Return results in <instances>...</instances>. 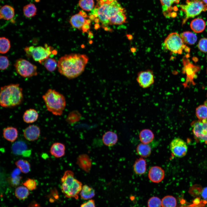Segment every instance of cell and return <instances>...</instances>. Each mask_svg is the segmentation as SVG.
<instances>
[{
    "mask_svg": "<svg viewBox=\"0 0 207 207\" xmlns=\"http://www.w3.org/2000/svg\"><path fill=\"white\" fill-rule=\"evenodd\" d=\"M37 184L35 180L30 178L28 179L22 183L23 186L30 191L35 189L37 187Z\"/></svg>",
    "mask_w": 207,
    "mask_h": 207,
    "instance_id": "cell-41",
    "label": "cell"
},
{
    "mask_svg": "<svg viewBox=\"0 0 207 207\" xmlns=\"http://www.w3.org/2000/svg\"><path fill=\"white\" fill-rule=\"evenodd\" d=\"M23 12L26 17L30 18L34 16L36 14L37 9L34 4L30 3L23 7Z\"/></svg>",
    "mask_w": 207,
    "mask_h": 207,
    "instance_id": "cell-32",
    "label": "cell"
},
{
    "mask_svg": "<svg viewBox=\"0 0 207 207\" xmlns=\"http://www.w3.org/2000/svg\"><path fill=\"white\" fill-rule=\"evenodd\" d=\"M146 162L143 158L137 159L133 166L135 173L138 175H142L145 173L146 170Z\"/></svg>",
    "mask_w": 207,
    "mask_h": 207,
    "instance_id": "cell-23",
    "label": "cell"
},
{
    "mask_svg": "<svg viewBox=\"0 0 207 207\" xmlns=\"http://www.w3.org/2000/svg\"><path fill=\"white\" fill-rule=\"evenodd\" d=\"M183 57L182 62L183 64V72L187 75V82L193 81L194 77L197 72L200 69V67L193 65L190 62L187 54Z\"/></svg>",
    "mask_w": 207,
    "mask_h": 207,
    "instance_id": "cell-13",
    "label": "cell"
},
{
    "mask_svg": "<svg viewBox=\"0 0 207 207\" xmlns=\"http://www.w3.org/2000/svg\"><path fill=\"white\" fill-rule=\"evenodd\" d=\"M126 17L124 10L121 11L112 17L109 20V25H120L126 22Z\"/></svg>",
    "mask_w": 207,
    "mask_h": 207,
    "instance_id": "cell-27",
    "label": "cell"
},
{
    "mask_svg": "<svg viewBox=\"0 0 207 207\" xmlns=\"http://www.w3.org/2000/svg\"><path fill=\"white\" fill-rule=\"evenodd\" d=\"M180 0H160L163 12H166L171 9L172 5L175 3H178Z\"/></svg>",
    "mask_w": 207,
    "mask_h": 207,
    "instance_id": "cell-39",
    "label": "cell"
},
{
    "mask_svg": "<svg viewBox=\"0 0 207 207\" xmlns=\"http://www.w3.org/2000/svg\"><path fill=\"white\" fill-rule=\"evenodd\" d=\"M100 27V25L98 23H96L94 25V28L95 30H97Z\"/></svg>",
    "mask_w": 207,
    "mask_h": 207,
    "instance_id": "cell-48",
    "label": "cell"
},
{
    "mask_svg": "<svg viewBox=\"0 0 207 207\" xmlns=\"http://www.w3.org/2000/svg\"><path fill=\"white\" fill-rule=\"evenodd\" d=\"M14 9L12 7L8 5H5L1 8L0 18L1 19L10 20L14 17Z\"/></svg>",
    "mask_w": 207,
    "mask_h": 207,
    "instance_id": "cell-24",
    "label": "cell"
},
{
    "mask_svg": "<svg viewBox=\"0 0 207 207\" xmlns=\"http://www.w3.org/2000/svg\"><path fill=\"white\" fill-rule=\"evenodd\" d=\"M184 43L189 45L194 44L197 40V37L194 33L189 31L184 32L180 35Z\"/></svg>",
    "mask_w": 207,
    "mask_h": 207,
    "instance_id": "cell-29",
    "label": "cell"
},
{
    "mask_svg": "<svg viewBox=\"0 0 207 207\" xmlns=\"http://www.w3.org/2000/svg\"><path fill=\"white\" fill-rule=\"evenodd\" d=\"M65 147L64 144L60 142L54 143L51 146L49 152L55 158H60L65 154Z\"/></svg>",
    "mask_w": 207,
    "mask_h": 207,
    "instance_id": "cell-18",
    "label": "cell"
},
{
    "mask_svg": "<svg viewBox=\"0 0 207 207\" xmlns=\"http://www.w3.org/2000/svg\"><path fill=\"white\" fill-rule=\"evenodd\" d=\"M87 17L86 13L83 11H81L71 17L69 22L73 27L81 30L83 26L86 23L85 18Z\"/></svg>",
    "mask_w": 207,
    "mask_h": 207,
    "instance_id": "cell-16",
    "label": "cell"
},
{
    "mask_svg": "<svg viewBox=\"0 0 207 207\" xmlns=\"http://www.w3.org/2000/svg\"><path fill=\"white\" fill-rule=\"evenodd\" d=\"M18 135V131L15 127L8 126L3 129V137L9 141L14 142L17 139Z\"/></svg>",
    "mask_w": 207,
    "mask_h": 207,
    "instance_id": "cell-20",
    "label": "cell"
},
{
    "mask_svg": "<svg viewBox=\"0 0 207 207\" xmlns=\"http://www.w3.org/2000/svg\"><path fill=\"white\" fill-rule=\"evenodd\" d=\"M195 138L207 143V122L203 120H195L191 124Z\"/></svg>",
    "mask_w": 207,
    "mask_h": 207,
    "instance_id": "cell-10",
    "label": "cell"
},
{
    "mask_svg": "<svg viewBox=\"0 0 207 207\" xmlns=\"http://www.w3.org/2000/svg\"><path fill=\"white\" fill-rule=\"evenodd\" d=\"M93 37V34L92 32L89 31L88 33V37L90 39H92Z\"/></svg>",
    "mask_w": 207,
    "mask_h": 207,
    "instance_id": "cell-47",
    "label": "cell"
},
{
    "mask_svg": "<svg viewBox=\"0 0 207 207\" xmlns=\"http://www.w3.org/2000/svg\"><path fill=\"white\" fill-rule=\"evenodd\" d=\"M191 30L194 32L199 33L202 32L206 27L204 21L201 18H196L193 20L190 24Z\"/></svg>",
    "mask_w": 207,
    "mask_h": 207,
    "instance_id": "cell-25",
    "label": "cell"
},
{
    "mask_svg": "<svg viewBox=\"0 0 207 207\" xmlns=\"http://www.w3.org/2000/svg\"><path fill=\"white\" fill-rule=\"evenodd\" d=\"M202 120L207 122V119L205 120Z\"/></svg>",
    "mask_w": 207,
    "mask_h": 207,
    "instance_id": "cell-52",
    "label": "cell"
},
{
    "mask_svg": "<svg viewBox=\"0 0 207 207\" xmlns=\"http://www.w3.org/2000/svg\"><path fill=\"white\" fill-rule=\"evenodd\" d=\"M89 60L85 54L72 53L60 57L57 62L59 73L69 79L77 77L84 71Z\"/></svg>",
    "mask_w": 207,
    "mask_h": 207,
    "instance_id": "cell-1",
    "label": "cell"
},
{
    "mask_svg": "<svg viewBox=\"0 0 207 207\" xmlns=\"http://www.w3.org/2000/svg\"><path fill=\"white\" fill-rule=\"evenodd\" d=\"M191 1H199V0H190Z\"/></svg>",
    "mask_w": 207,
    "mask_h": 207,
    "instance_id": "cell-53",
    "label": "cell"
},
{
    "mask_svg": "<svg viewBox=\"0 0 207 207\" xmlns=\"http://www.w3.org/2000/svg\"><path fill=\"white\" fill-rule=\"evenodd\" d=\"M199 1H202L205 4L207 5V0H199Z\"/></svg>",
    "mask_w": 207,
    "mask_h": 207,
    "instance_id": "cell-49",
    "label": "cell"
},
{
    "mask_svg": "<svg viewBox=\"0 0 207 207\" xmlns=\"http://www.w3.org/2000/svg\"><path fill=\"white\" fill-rule=\"evenodd\" d=\"M78 4L83 10L89 11L93 9L94 2V0H79Z\"/></svg>",
    "mask_w": 207,
    "mask_h": 207,
    "instance_id": "cell-37",
    "label": "cell"
},
{
    "mask_svg": "<svg viewBox=\"0 0 207 207\" xmlns=\"http://www.w3.org/2000/svg\"><path fill=\"white\" fill-rule=\"evenodd\" d=\"M204 104L207 106V101L205 102Z\"/></svg>",
    "mask_w": 207,
    "mask_h": 207,
    "instance_id": "cell-51",
    "label": "cell"
},
{
    "mask_svg": "<svg viewBox=\"0 0 207 207\" xmlns=\"http://www.w3.org/2000/svg\"><path fill=\"white\" fill-rule=\"evenodd\" d=\"M80 207H95L94 201L93 200H89L82 204Z\"/></svg>",
    "mask_w": 207,
    "mask_h": 207,
    "instance_id": "cell-44",
    "label": "cell"
},
{
    "mask_svg": "<svg viewBox=\"0 0 207 207\" xmlns=\"http://www.w3.org/2000/svg\"><path fill=\"white\" fill-rule=\"evenodd\" d=\"M163 46L165 49L175 54H181L184 49L187 52L190 51V49L184 44L181 36L175 32L168 35L164 41Z\"/></svg>",
    "mask_w": 207,
    "mask_h": 207,
    "instance_id": "cell-8",
    "label": "cell"
},
{
    "mask_svg": "<svg viewBox=\"0 0 207 207\" xmlns=\"http://www.w3.org/2000/svg\"><path fill=\"white\" fill-rule=\"evenodd\" d=\"M148 207H161V201L158 197H152L149 199L147 202Z\"/></svg>",
    "mask_w": 207,
    "mask_h": 207,
    "instance_id": "cell-40",
    "label": "cell"
},
{
    "mask_svg": "<svg viewBox=\"0 0 207 207\" xmlns=\"http://www.w3.org/2000/svg\"><path fill=\"white\" fill-rule=\"evenodd\" d=\"M44 66L48 71L52 72L56 68L57 63L56 60L53 58H49L43 62Z\"/></svg>",
    "mask_w": 207,
    "mask_h": 207,
    "instance_id": "cell-38",
    "label": "cell"
},
{
    "mask_svg": "<svg viewBox=\"0 0 207 207\" xmlns=\"http://www.w3.org/2000/svg\"><path fill=\"white\" fill-rule=\"evenodd\" d=\"M15 164L20 171L24 173H28L30 170V165L29 162L26 160L20 159L16 161Z\"/></svg>",
    "mask_w": 207,
    "mask_h": 207,
    "instance_id": "cell-31",
    "label": "cell"
},
{
    "mask_svg": "<svg viewBox=\"0 0 207 207\" xmlns=\"http://www.w3.org/2000/svg\"><path fill=\"white\" fill-rule=\"evenodd\" d=\"M136 151L138 154L142 157L146 158L151 154L152 150L148 144L142 143L138 145L136 148Z\"/></svg>",
    "mask_w": 207,
    "mask_h": 207,
    "instance_id": "cell-28",
    "label": "cell"
},
{
    "mask_svg": "<svg viewBox=\"0 0 207 207\" xmlns=\"http://www.w3.org/2000/svg\"><path fill=\"white\" fill-rule=\"evenodd\" d=\"M24 50L27 57H32L34 61L41 64L51 54L55 55L57 53L56 51L53 50L52 47L47 44H45V47L33 46L26 47Z\"/></svg>",
    "mask_w": 207,
    "mask_h": 207,
    "instance_id": "cell-6",
    "label": "cell"
},
{
    "mask_svg": "<svg viewBox=\"0 0 207 207\" xmlns=\"http://www.w3.org/2000/svg\"><path fill=\"white\" fill-rule=\"evenodd\" d=\"M41 131L37 125H30L26 127L23 131V135L27 140L33 141L37 139L40 136Z\"/></svg>",
    "mask_w": 207,
    "mask_h": 207,
    "instance_id": "cell-15",
    "label": "cell"
},
{
    "mask_svg": "<svg viewBox=\"0 0 207 207\" xmlns=\"http://www.w3.org/2000/svg\"><path fill=\"white\" fill-rule=\"evenodd\" d=\"M9 61L8 57L5 56H1L0 57V69L4 70L7 69L9 65Z\"/></svg>",
    "mask_w": 207,
    "mask_h": 207,
    "instance_id": "cell-42",
    "label": "cell"
},
{
    "mask_svg": "<svg viewBox=\"0 0 207 207\" xmlns=\"http://www.w3.org/2000/svg\"><path fill=\"white\" fill-rule=\"evenodd\" d=\"M61 189L64 195L68 198L78 199L82 186V183L75 178L73 172L70 170L65 171L61 179Z\"/></svg>",
    "mask_w": 207,
    "mask_h": 207,
    "instance_id": "cell-5",
    "label": "cell"
},
{
    "mask_svg": "<svg viewBox=\"0 0 207 207\" xmlns=\"http://www.w3.org/2000/svg\"><path fill=\"white\" fill-rule=\"evenodd\" d=\"M77 164L83 170L88 172L89 171L91 168V161L87 155L83 154L78 157Z\"/></svg>",
    "mask_w": 207,
    "mask_h": 207,
    "instance_id": "cell-19",
    "label": "cell"
},
{
    "mask_svg": "<svg viewBox=\"0 0 207 207\" xmlns=\"http://www.w3.org/2000/svg\"><path fill=\"white\" fill-rule=\"evenodd\" d=\"M124 9L117 0L110 2H99L92 10L91 14L97 18L103 28L108 27L109 20L118 12Z\"/></svg>",
    "mask_w": 207,
    "mask_h": 207,
    "instance_id": "cell-2",
    "label": "cell"
},
{
    "mask_svg": "<svg viewBox=\"0 0 207 207\" xmlns=\"http://www.w3.org/2000/svg\"><path fill=\"white\" fill-rule=\"evenodd\" d=\"M80 194L82 198L88 200L93 197L95 195V192L92 188L88 185H84L82 186Z\"/></svg>",
    "mask_w": 207,
    "mask_h": 207,
    "instance_id": "cell-30",
    "label": "cell"
},
{
    "mask_svg": "<svg viewBox=\"0 0 207 207\" xmlns=\"http://www.w3.org/2000/svg\"><path fill=\"white\" fill-rule=\"evenodd\" d=\"M164 176V170L159 166H152L148 172V178L151 181L154 183L160 182L163 179Z\"/></svg>",
    "mask_w": 207,
    "mask_h": 207,
    "instance_id": "cell-14",
    "label": "cell"
},
{
    "mask_svg": "<svg viewBox=\"0 0 207 207\" xmlns=\"http://www.w3.org/2000/svg\"><path fill=\"white\" fill-rule=\"evenodd\" d=\"M196 115L200 120L207 119V106L204 104L197 107L196 109Z\"/></svg>",
    "mask_w": 207,
    "mask_h": 207,
    "instance_id": "cell-35",
    "label": "cell"
},
{
    "mask_svg": "<svg viewBox=\"0 0 207 207\" xmlns=\"http://www.w3.org/2000/svg\"><path fill=\"white\" fill-rule=\"evenodd\" d=\"M23 99L22 89L19 84H11L1 87L0 104L2 107H15L20 104Z\"/></svg>",
    "mask_w": 207,
    "mask_h": 207,
    "instance_id": "cell-3",
    "label": "cell"
},
{
    "mask_svg": "<svg viewBox=\"0 0 207 207\" xmlns=\"http://www.w3.org/2000/svg\"><path fill=\"white\" fill-rule=\"evenodd\" d=\"M179 7L185 14V18L182 22V25L189 18L194 17L207 10V5L199 1L186 0L185 4L180 5Z\"/></svg>",
    "mask_w": 207,
    "mask_h": 207,
    "instance_id": "cell-7",
    "label": "cell"
},
{
    "mask_svg": "<svg viewBox=\"0 0 207 207\" xmlns=\"http://www.w3.org/2000/svg\"><path fill=\"white\" fill-rule=\"evenodd\" d=\"M16 197L20 200L26 198L29 195V190L24 186H20L16 188L15 191Z\"/></svg>",
    "mask_w": 207,
    "mask_h": 207,
    "instance_id": "cell-33",
    "label": "cell"
},
{
    "mask_svg": "<svg viewBox=\"0 0 207 207\" xmlns=\"http://www.w3.org/2000/svg\"><path fill=\"white\" fill-rule=\"evenodd\" d=\"M162 207H176L177 201L176 198L171 195L164 197L161 200Z\"/></svg>",
    "mask_w": 207,
    "mask_h": 207,
    "instance_id": "cell-34",
    "label": "cell"
},
{
    "mask_svg": "<svg viewBox=\"0 0 207 207\" xmlns=\"http://www.w3.org/2000/svg\"><path fill=\"white\" fill-rule=\"evenodd\" d=\"M136 80L140 87L144 89L148 88L154 82L153 72L150 69L140 71L137 74Z\"/></svg>",
    "mask_w": 207,
    "mask_h": 207,
    "instance_id": "cell-12",
    "label": "cell"
},
{
    "mask_svg": "<svg viewBox=\"0 0 207 207\" xmlns=\"http://www.w3.org/2000/svg\"><path fill=\"white\" fill-rule=\"evenodd\" d=\"M103 142L105 145L111 146L115 145L118 140L117 134L112 131H108L103 135L102 138Z\"/></svg>",
    "mask_w": 207,
    "mask_h": 207,
    "instance_id": "cell-21",
    "label": "cell"
},
{
    "mask_svg": "<svg viewBox=\"0 0 207 207\" xmlns=\"http://www.w3.org/2000/svg\"><path fill=\"white\" fill-rule=\"evenodd\" d=\"M14 65L16 72L23 77L29 78L38 74L37 67L25 59L17 60Z\"/></svg>",
    "mask_w": 207,
    "mask_h": 207,
    "instance_id": "cell-9",
    "label": "cell"
},
{
    "mask_svg": "<svg viewBox=\"0 0 207 207\" xmlns=\"http://www.w3.org/2000/svg\"><path fill=\"white\" fill-rule=\"evenodd\" d=\"M206 72H207V69H206Z\"/></svg>",
    "mask_w": 207,
    "mask_h": 207,
    "instance_id": "cell-54",
    "label": "cell"
},
{
    "mask_svg": "<svg viewBox=\"0 0 207 207\" xmlns=\"http://www.w3.org/2000/svg\"><path fill=\"white\" fill-rule=\"evenodd\" d=\"M199 49L203 52H207V39L203 38L199 41L198 45Z\"/></svg>",
    "mask_w": 207,
    "mask_h": 207,
    "instance_id": "cell-43",
    "label": "cell"
},
{
    "mask_svg": "<svg viewBox=\"0 0 207 207\" xmlns=\"http://www.w3.org/2000/svg\"><path fill=\"white\" fill-rule=\"evenodd\" d=\"M9 40L5 37L0 38V52L2 54L6 53L8 52L10 47Z\"/></svg>",
    "mask_w": 207,
    "mask_h": 207,
    "instance_id": "cell-36",
    "label": "cell"
},
{
    "mask_svg": "<svg viewBox=\"0 0 207 207\" xmlns=\"http://www.w3.org/2000/svg\"><path fill=\"white\" fill-rule=\"evenodd\" d=\"M170 147L172 154L178 158H182L186 154L188 147L186 143L182 139L176 138L171 142Z\"/></svg>",
    "mask_w": 207,
    "mask_h": 207,
    "instance_id": "cell-11",
    "label": "cell"
},
{
    "mask_svg": "<svg viewBox=\"0 0 207 207\" xmlns=\"http://www.w3.org/2000/svg\"><path fill=\"white\" fill-rule=\"evenodd\" d=\"M90 28V24L86 22L83 26L81 30L84 32H87L88 30Z\"/></svg>",
    "mask_w": 207,
    "mask_h": 207,
    "instance_id": "cell-46",
    "label": "cell"
},
{
    "mask_svg": "<svg viewBox=\"0 0 207 207\" xmlns=\"http://www.w3.org/2000/svg\"><path fill=\"white\" fill-rule=\"evenodd\" d=\"M201 196L203 198L207 201V187L204 188L201 193Z\"/></svg>",
    "mask_w": 207,
    "mask_h": 207,
    "instance_id": "cell-45",
    "label": "cell"
},
{
    "mask_svg": "<svg viewBox=\"0 0 207 207\" xmlns=\"http://www.w3.org/2000/svg\"><path fill=\"white\" fill-rule=\"evenodd\" d=\"M39 117L37 112L34 109H29L26 110L23 116L24 121L27 123H32L36 121Z\"/></svg>",
    "mask_w": 207,
    "mask_h": 207,
    "instance_id": "cell-22",
    "label": "cell"
},
{
    "mask_svg": "<svg viewBox=\"0 0 207 207\" xmlns=\"http://www.w3.org/2000/svg\"><path fill=\"white\" fill-rule=\"evenodd\" d=\"M154 138V133L149 129H143L139 134L140 140L143 143L148 144L153 140Z\"/></svg>",
    "mask_w": 207,
    "mask_h": 207,
    "instance_id": "cell-26",
    "label": "cell"
},
{
    "mask_svg": "<svg viewBox=\"0 0 207 207\" xmlns=\"http://www.w3.org/2000/svg\"><path fill=\"white\" fill-rule=\"evenodd\" d=\"M12 151L15 155L25 156L29 155L31 152L28 150L26 143L21 141H17L13 144L12 147Z\"/></svg>",
    "mask_w": 207,
    "mask_h": 207,
    "instance_id": "cell-17",
    "label": "cell"
},
{
    "mask_svg": "<svg viewBox=\"0 0 207 207\" xmlns=\"http://www.w3.org/2000/svg\"><path fill=\"white\" fill-rule=\"evenodd\" d=\"M129 36H127L128 37V39H131L132 38V37L131 36V35H128Z\"/></svg>",
    "mask_w": 207,
    "mask_h": 207,
    "instance_id": "cell-50",
    "label": "cell"
},
{
    "mask_svg": "<svg viewBox=\"0 0 207 207\" xmlns=\"http://www.w3.org/2000/svg\"><path fill=\"white\" fill-rule=\"evenodd\" d=\"M47 110L55 116L61 115L66 106L64 95L54 89H48L42 96Z\"/></svg>",
    "mask_w": 207,
    "mask_h": 207,
    "instance_id": "cell-4",
    "label": "cell"
}]
</instances>
